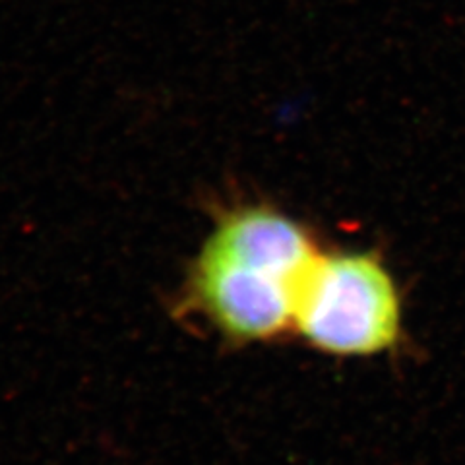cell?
<instances>
[{
    "label": "cell",
    "mask_w": 465,
    "mask_h": 465,
    "mask_svg": "<svg viewBox=\"0 0 465 465\" xmlns=\"http://www.w3.org/2000/svg\"><path fill=\"white\" fill-rule=\"evenodd\" d=\"M400 287L372 251L318 252L304 273L293 330L333 357H371L401 340Z\"/></svg>",
    "instance_id": "cell-2"
},
{
    "label": "cell",
    "mask_w": 465,
    "mask_h": 465,
    "mask_svg": "<svg viewBox=\"0 0 465 465\" xmlns=\"http://www.w3.org/2000/svg\"><path fill=\"white\" fill-rule=\"evenodd\" d=\"M309 229L268 203L222 213L188 273L186 301L235 343L293 330L299 289L318 254Z\"/></svg>",
    "instance_id": "cell-1"
}]
</instances>
